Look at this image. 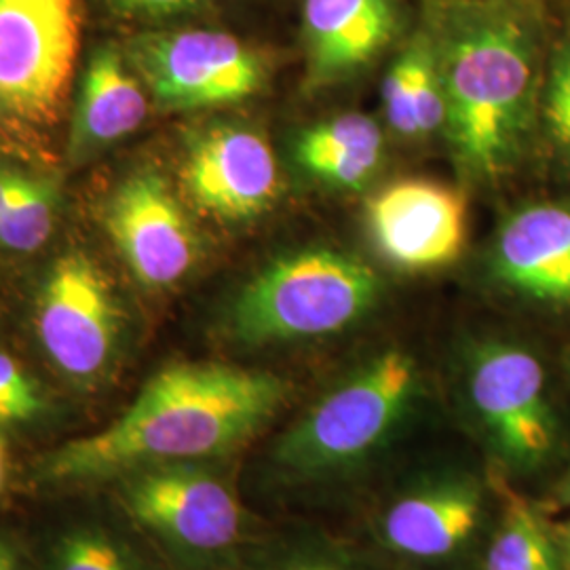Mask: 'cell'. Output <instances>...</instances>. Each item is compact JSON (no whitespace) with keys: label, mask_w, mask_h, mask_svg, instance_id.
<instances>
[{"label":"cell","mask_w":570,"mask_h":570,"mask_svg":"<svg viewBox=\"0 0 570 570\" xmlns=\"http://www.w3.org/2000/svg\"><path fill=\"white\" fill-rule=\"evenodd\" d=\"M148 115L140 79L112 47L98 49L87 63L81 96L72 117L70 157H87L134 134Z\"/></svg>","instance_id":"2e32d148"},{"label":"cell","mask_w":570,"mask_h":570,"mask_svg":"<svg viewBox=\"0 0 570 570\" xmlns=\"http://www.w3.org/2000/svg\"><path fill=\"white\" fill-rule=\"evenodd\" d=\"M35 326L49 362L81 387L98 385L117 362L121 305L102 268L81 252L61 256L47 273Z\"/></svg>","instance_id":"9c48e42d"},{"label":"cell","mask_w":570,"mask_h":570,"mask_svg":"<svg viewBox=\"0 0 570 570\" xmlns=\"http://www.w3.org/2000/svg\"><path fill=\"white\" fill-rule=\"evenodd\" d=\"M104 226L129 273L148 289L183 282L197 263L195 228L157 171H136L112 190Z\"/></svg>","instance_id":"8fae6325"},{"label":"cell","mask_w":570,"mask_h":570,"mask_svg":"<svg viewBox=\"0 0 570 570\" xmlns=\"http://www.w3.org/2000/svg\"><path fill=\"white\" fill-rule=\"evenodd\" d=\"M421 393V370L389 346L351 370L282 431L268 450L289 487L324 489L362 475L387 454Z\"/></svg>","instance_id":"7a4b0ae2"},{"label":"cell","mask_w":570,"mask_h":570,"mask_svg":"<svg viewBox=\"0 0 570 570\" xmlns=\"http://www.w3.org/2000/svg\"><path fill=\"white\" fill-rule=\"evenodd\" d=\"M534 85L529 32L503 13L463 21L444 58V104L456 155L478 174H499L515 159Z\"/></svg>","instance_id":"3957f363"},{"label":"cell","mask_w":570,"mask_h":570,"mask_svg":"<svg viewBox=\"0 0 570 570\" xmlns=\"http://www.w3.org/2000/svg\"><path fill=\"white\" fill-rule=\"evenodd\" d=\"M237 570H395L379 551L366 550L315 527L263 534Z\"/></svg>","instance_id":"d6986e66"},{"label":"cell","mask_w":570,"mask_h":570,"mask_svg":"<svg viewBox=\"0 0 570 570\" xmlns=\"http://www.w3.org/2000/svg\"><path fill=\"white\" fill-rule=\"evenodd\" d=\"M395 28L391 0H305L306 45L320 77L372 60Z\"/></svg>","instance_id":"e0dca14e"},{"label":"cell","mask_w":570,"mask_h":570,"mask_svg":"<svg viewBox=\"0 0 570 570\" xmlns=\"http://www.w3.org/2000/svg\"><path fill=\"white\" fill-rule=\"evenodd\" d=\"M127 53L155 102L171 110L242 102L266 81L258 51L218 30L148 32Z\"/></svg>","instance_id":"30bf717a"},{"label":"cell","mask_w":570,"mask_h":570,"mask_svg":"<svg viewBox=\"0 0 570 570\" xmlns=\"http://www.w3.org/2000/svg\"><path fill=\"white\" fill-rule=\"evenodd\" d=\"M494 273L511 289L539 303H570V207H524L501 228Z\"/></svg>","instance_id":"9a60e30c"},{"label":"cell","mask_w":570,"mask_h":570,"mask_svg":"<svg viewBox=\"0 0 570 570\" xmlns=\"http://www.w3.org/2000/svg\"><path fill=\"white\" fill-rule=\"evenodd\" d=\"M0 570H23V558L16 539L2 532H0Z\"/></svg>","instance_id":"83f0119b"},{"label":"cell","mask_w":570,"mask_h":570,"mask_svg":"<svg viewBox=\"0 0 570 570\" xmlns=\"http://www.w3.org/2000/svg\"><path fill=\"white\" fill-rule=\"evenodd\" d=\"M348 153H383V134L379 125L364 115H343L315 125L305 131L296 146L301 164Z\"/></svg>","instance_id":"7402d4cb"},{"label":"cell","mask_w":570,"mask_h":570,"mask_svg":"<svg viewBox=\"0 0 570 570\" xmlns=\"http://www.w3.org/2000/svg\"><path fill=\"white\" fill-rule=\"evenodd\" d=\"M223 461H174L125 471L112 499L171 570H237L263 537Z\"/></svg>","instance_id":"277c9868"},{"label":"cell","mask_w":570,"mask_h":570,"mask_svg":"<svg viewBox=\"0 0 570 570\" xmlns=\"http://www.w3.org/2000/svg\"><path fill=\"white\" fill-rule=\"evenodd\" d=\"M383 100L389 122L404 136H419L414 117V47L389 70Z\"/></svg>","instance_id":"603a6c76"},{"label":"cell","mask_w":570,"mask_h":570,"mask_svg":"<svg viewBox=\"0 0 570 570\" xmlns=\"http://www.w3.org/2000/svg\"><path fill=\"white\" fill-rule=\"evenodd\" d=\"M37 570H171L121 508L87 503L56 515L37 543Z\"/></svg>","instance_id":"5bb4252c"},{"label":"cell","mask_w":570,"mask_h":570,"mask_svg":"<svg viewBox=\"0 0 570 570\" xmlns=\"http://www.w3.org/2000/svg\"><path fill=\"white\" fill-rule=\"evenodd\" d=\"M468 209L459 193L425 180L391 184L367 207L385 258L407 271L449 265L465 242Z\"/></svg>","instance_id":"4fadbf2b"},{"label":"cell","mask_w":570,"mask_h":570,"mask_svg":"<svg viewBox=\"0 0 570 570\" xmlns=\"http://www.w3.org/2000/svg\"><path fill=\"white\" fill-rule=\"evenodd\" d=\"M287 397V381L265 370L169 364L146 381L112 425L45 454L35 482L47 489L100 487L144 465L225 461L273 423Z\"/></svg>","instance_id":"6da1fadb"},{"label":"cell","mask_w":570,"mask_h":570,"mask_svg":"<svg viewBox=\"0 0 570 570\" xmlns=\"http://www.w3.org/2000/svg\"><path fill=\"white\" fill-rule=\"evenodd\" d=\"M490 478L497 508L475 570H567L553 524L505 473L490 468Z\"/></svg>","instance_id":"ac0fdd59"},{"label":"cell","mask_w":570,"mask_h":570,"mask_svg":"<svg viewBox=\"0 0 570 570\" xmlns=\"http://www.w3.org/2000/svg\"><path fill=\"white\" fill-rule=\"evenodd\" d=\"M468 402L492 456V469L529 475L546 468L558 444L546 370L524 346L490 341L469 357Z\"/></svg>","instance_id":"ba28073f"},{"label":"cell","mask_w":570,"mask_h":570,"mask_svg":"<svg viewBox=\"0 0 570 570\" xmlns=\"http://www.w3.org/2000/svg\"><path fill=\"white\" fill-rule=\"evenodd\" d=\"M4 478H7V444L0 435V490L4 487Z\"/></svg>","instance_id":"4dcf8cb0"},{"label":"cell","mask_w":570,"mask_h":570,"mask_svg":"<svg viewBox=\"0 0 570 570\" xmlns=\"http://www.w3.org/2000/svg\"><path fill=\"white\" fill-rule=\"evenodd\" d=\"M558 494H560L562 503H564V505H569L570 508V465L569 471H567V475H564V478H562V482H560Z\"/></svg>","instance_id":"1f68e13d"},{"label":"cell","mask_w":570,"mask_h":570,"mask_svg":"<svg viewBox=\"0 0 570 570\" xmlns=\"http://www.w3.org/2000/svg\"><path fill=\"white\" fill-rule=\"evenodd\" d=\"M21 176L20 171H13V169H2L0 167V212L7 207L9 199L13 197L18 184H20Z\"/></svg>","instance_id":"f1b7e54d"},{"label":"cell","mask_w":570,"mask_h":570,"mask_svg":"<svg viewBox=\"0 0 570 570\" xmlns=\"http://www.w3.org/2000/svg\"><path fill=\"white\" fill-rule=\"evenodd\" d=\"M546 115L556 142L570 153V45L553 58Z\"/></svg>","instance_id":"484cf974"},{"label":"cell","mask_w":570,"mask_h":570,"mask_svg":"<svg viewBox=\"0 0 570 570\" xmlns=\"http://www.w3.org/2000/svg\"><path fill=\"white\" fill-rule=\"evenodd\" d=\"M53 404L41 383L18 360L0 351V429L39 428Z\"/></svg>","instance_id":"44dd1931"},{"label":"cell","mask_w":570,"mask_h":570,"mask_svg":"<svg viewBox=\"0 0 570 570\" xmlns=\"http://www.w3.org/2000/svg\"><path fill=\"white\" fill-rule=\"evenodd\" d=\"M112 4L138 18H171L199 9L204 0H112Z\"/></svg>","instance_id":"4316f807"},{"label":"cell","mask_w":570,"mask_h":570,"mask_svg":"<svg viewBox=\"0 0 570 570\" xmlns=\"http://www.w3.org/2000/svg\"><path fill=\"white\" fill-rule=\"evenodd\" d=\"M58 216V188L51 180L21 176L20 184L0 212V247L32 254L49 242Z\"/></svg>","instance_id":"ffe728a7"},{"label":"cell","mask_w":570,"mask_h":570,"mask_svg":"<svg viewBox=\"0 0 570 570\" xmlns=\"http://www.w3.org/2000/svg\"><path fill=\"white\" fill-rule=\"evenodd\" d=\"M553 529H556V537H558L562 556H564L567 570H570V520L569 522H564V524H556Z\"/></svg>","instance_id":"f546056e"},{"label":"cell","mask_w":570,"mask_h":570,"mask_svg":"<svg viewBox=\"0 0 570 570\" xmlns=\"http://www.w3.org/2000/svg\"><path fill=\"white\" fill-rule=\"evenodd\" d=\"M383 153H348V155H327L306 161V169L317 178L345 188H357L370 180V176L381 165Z\"/></svg>","instance_id":"d4e9b609"},{"label":"cell","mask_w":570,"mask_h":570,"mask_svg":"<svg viewBox=\"0 0 570 570\" xmlns=\"http://www.w3.org/2000/svg\"><path fill=\"white\" fill-rule=\"evenodd\" d=\"M184 184L190 199L223 220L263 214L279 193V167L265 138L239 125L199 134L186 153Z\"/></svg>","instance_id":"7c38bea8"},{"label":"cell","mask_w":570,"mask_h":570,"mask_svg":"<svg viewBox=\"0 0 570 570\" xmlns=\"http://www.w3.org/2000/svg\"><path fill=\"white\" fill-rule=\"evenodd\" d=\"M81 47V0H0V122L60 119Z\"/></svg>","instance_id":"52a82bcc"},{"label":"cell","mask_w":570,"mask_h":570,"mask_svg":"<svg viewBox=\"0 0 570 570\" xmlns=\"http://www.w3.org/2000/svg\"><path fill=\"white\" fill-rule=\"evenodd\" d=\"M376 273L336 249H303L265 266L228 311V332L249 346L326 338L376 306Z\"/></svg>","instance_id":"5b68a950"},{"label":"cell","mask_w":570,"mask_h":570,"mask_svg":"<svg viewBox=\"0 0 570 570\" xmlns=\"http://www.w3.org/2000/svg\"><path fill=\"white\" fill-rule=\"evenodd\" d=\"M497 492L487 473L440 465L416 473L376 508V551L407 570L478 569L494 520Z\"/></svg>","instance_id":"8992f818"},{"label":"cell","mask_w":570,"mask_h":570,"mask_svg":"<svg viewBox=\"0 0 570 570\" xmlns=\"http://www.w3.org/2000/svg\"><path fill=\"white\" fill-rule=\"evenodd\" d=\"M414 117L419 136L435 131L446 119L444 91L425 47H414Z\"/></svg>","instance_id":"cb8c5ba5"}]
</instances>
